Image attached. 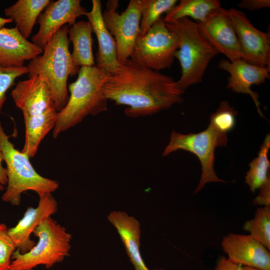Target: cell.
Segmentation results:
<instances>
[{
	"instance_id": "obj_28",
	"label": "cell",
	"mask_w": 270,
	"mask_h": 270,
	"mask_svg": "<svg viewBox=\"0 0 270 270\" xmlns=\"http://www.w3.org/2000/svg\"><path fill=\"white\" fill-rule=\"evenodd\" d=\"M28 73V66L4 68L0 66V114L6 100V93L14 84L16 78Z\"/></svg>"
},
{
	"instance_id": "obj_22",
	"label": "cell",
	"mask_w": 270,
	"mask_h": 270,
	"mask_svg": "<svg viewBox=\"0 0 270 270\" xmlns=\"http://www.w3.org/2000/svg\"><path fill=\"white\" fill-rule=\"evenodd\" d=\"M50 0H18L4 10L6 18H10L26 39L32 34L34 26Z\"/></svg>"
},
{
	"instance_id": "obj_10",
	"label": "cell",
	"mask_w": 270,
	"mask_h": 270,
	"mask_svg": "<svg viewBox=\"0 0 270 270\" xmlns=\"http://www.w3.org/2000/svg\"><path fill=\"white\" fill-rule=\"evenodd\" d=\"M240 42L243 60L252 64L270 66V35L255 28L242 11L226 10Z\"/></svg>"
},
{
	"instance_id": "obj_20",
	"label": "cell",
	"mask_w": 270,
	"mask_h": 270,
	"mask_svg": "<svg viewBox=\"0 0 270 270\" xmlns=\"http://www.w3.org/2000/svg\"><path fill=\"white\" fill-rule=\"evenodd\" d=\"M58 112L52 102L42 112L33 116L24 115L25 138L22 152L33 158L40 144L48 132L54 128Z\"/></svg>"
},
{
	"instance_id": "obj_12",
	"label": "cell",
	"mask_w": 270,
	"mask_h": 270,
	"mask_svg": "<svg viewBox=\"0 0 270 270\" xmlns=\"http://www.w3.org/2000/svg\"><path fill=\"white\" fill-rule=\"evenodd\" d=\"M198 24L204 36L218 53L225 55L230 62L244 59L240 42L226 9L221 8Z\"/></svg>"
},
{
	"instance_id": "obj_13",
	"label": "cell",
	"mask_w": 270,
	"mask_h": 270,
	"mask_svg": "<svg viewBox=\"0 0 270 270\" xmlns=\"http://www.w3.org/2000/svg\"><path fill=\"white\" fill-rule=\"evenodd\" d=\"M221 246L232 262L259 270H270V252L250 234L230 232L222 239Z\"/></svg>"
},
{
	"instance_id": "obj_15",
	"label": "cell",
	"mask_w": 270,
	"mask_h": 270,
	"mask_svg": "<svg viewBox=\"0 0 270 270\" xmlns=\"http://www.w3.org/2000/svg\"><path fill=\"white\" fill-rule=\"evenodd\" d=\"M218 68L230 74L226 88L238 93L250 94L259 114L264 117L260 108L258 96L250 87L254 84L260 85L270 79V66H256L242 59L234 62L222 59L219 62Z\"/></svg>"
},
{
	"instance_id": "obj_3",
	"label": "cell",
	"mask_w": 270,
	"mask_h": 270,
	"mask_svg": "<svg viewBox=\"0 0 270 270\" xmlns=\"http://www.w3.org/2000/svg\"><path fill=\"white\" fill-rule=\"evenodd\" d=\"M68 30V24L58 30L48 41L42 54L30 60L28 66V78L38 75L46 80L58 112L65 106L69 98L68 76L76 74L69 50Z\"/></svg>"
},
{
	"instance_id": "obj_7",
	"label": "cell",
	"mask_w": 270,
	"mask_h": 270,
	"mask_svg": "<svg viewBox=\"0 0 270 270\" xmlns=\"http://www.w3.org/2000/svg\"><path fill=\"white\" fill-rule=\"evenodd\" d=\"M227 134L222 132L210 124L207 128L198 133L182 134L172 131L170 142L162 152L163 156L180 150L194 154L199 159L202 174L199 183L194 191L196 194L208 182H225L216 175L214 168V150L228 142Z\"/></svg>"
},
{
	"instance_id": "obj_14",
	"label": "cell",
	"mask_w": 270,
	"mask_h": 270,
	"mask_svg": "<svg viewBox=\"0 0 270 270\" xmlns=\"http://www.w3.org/2000/svg\"><path fill=\"white\" fill-rule=\"evenodd\" d=\"M36 207H28L23 217L8 232L16 250L23 254L29 252L36 242L30 238L36 228L44 220L51 217L58 210V202L52 193L40 196Z\"/></svg>"
},
{
	"instance_id": "obj_18",
	"label": "cell",
	"mask_w": 270,
	"mask_h": 270,
	"mask_svg": "<svg viewBox=\"0 0 270 270\" xmlns=\"http://www.w3.org/2000/svg\"><path fill=\"white\" fill-rule=\"evenodd\" d=\"M43 52L39 46L25 38L16 26L0 28V66L21 67Z\"/></svg>"
},
{
	"instance_id": "obj_27",
	"label": "cell",
	"mask_w": 270,
	"mask_h": 270,
	"mask_svg": "<svg viewBox=\"0 0 270 270\" xmlns=\"http://www.w3.org/2000/svg\"><path fill=\"white\" fill-rule=\"evenodd\" d=\"M237 114L228 102L222 101L216 112L211 114L210 124L218 130L227 134L234 128Z\"/></svg>"
},
{
	"instance_id": "obj_11",
	"label": "cell",
	"mask_w": 270,
	"mask_h": 270,
	"mask_svg": "<svg viewBox=\"0 0 270 270\" xmlns=\"http://www.w3.org/2000/svg\"><path fill=\"white\" fill-rule=\"evenodd\" d=\"M86 12L80 0L50 1L38 18L40 28L32 38V42L44 50L58 30L65 24L72 26L78 17Z\"/></svg>"
},
{
	"instance_id": "obj_23",
	"label": "cell",
	"mask_w": 270,
	"mask_h": 270,
	"mask_svg": "<svg viewBox=\"0 0 270 270\" xmlns=\"http://www.w3.org/2000/svg\"><path fill=\"white\" fill-rule=\"evenodd\" d=\"M221 8L218 0H181L166 13L164 18V22H168L187 18L200 24Z\"/></svg>"
},
{
	"instance_id": "obj_4",
	"label": "cell",
	"mask_w": 270,
	"mask_h": 270,
	"mask_svg": "<svg viewBox=\"0 0 270 270\" xmlns=\"http://www.w3.org/2000/svg\"><path fill=\"white\" fill-rule=\"evenodd\" d=\"M166 26L177 34L179 46L174 54L180 64L182 74L178 81L184 91L202 82L210 60L218 52L202 34L199 24L187 18L166 22Z\"/></svg>"
},
{
	"instance_id": "obj_5",
	"label": "cell",
	"mask_w": 270,
	"mask_h": 270,
	"mask_svg": "<svg viewBox=\"0 0 270 270\" xmlns=\"http://www.w3.org/2000/svg\"><path fill=\"white\" fill-rule=\"evenodd\" d=\"M10 137L0 122V148L8 174L7 186L2 196V200L18 206L22 194L26 191L35 192L38 196L56 191L58 188V182L38 174L28 156L16 149L9 140Z\"/></svg>"
},
{
	"instance_id": "obj_31",
	"label": "cell",
	"mask_w": 270,
	"mask_h": 270,
	"mask_svg": "<svg viewBox=\"0 0 270 270\" xmlns=\"http://www.w3.org/2000/svg\"><path fill=\"white\" fill-rule=\"evenodd\" d=\"M214 270H259L236 264L224 256L218 260Z\"/></svg>"
},
{
	"instance_id": "obj_21",
	"label": "cell",
	"mask_w": 270,
	"mask_h": 270,
	"mask_svg": "<svg viewBox=\"0 0 270 270\" xmlns=\"http://www.w3.org/2000/svg\"><path fill=\"white\" fill-rule=\"evenodd\" d=\"M92 32L89 21H78L68 30V40L73 45L72 60L76 74L82 66H95L92 48Z\"/></svg>"
},
{
	"instance_id": "obj_2",
	"label": "cell",
	"mask_w": 270,
	"mask_h": 270,
	"mask_svg": "<svg viewBox=\"0 0 270 270\" xmlns=\"http://www.w3.org/2000/svg\"><path fill=\"white\" fill-rule=\"evenodd\" d=\"M106 76L96 66L80 68L77 79L68 86V101L58 112L52 132L54 138L80 123L86 116L108 110V100L103 90Z\"/></svg>"
},
{
	"instance_id": "obj_33",
	"label": "cell",
	"mask_w": 270,
	"mask_h": 270,
	"mask_svg": "<svg viewBox=\"0 0 270 270\" xmlns=\"http://www.w3.org/2000/svg\"><path fill=\"white\" fill-rule=\"evenodd\" d=\"M4 156L0 148V191L4 190V186L8 184V174L6 168L2 166Z\"/></svg>"
},
{
	"instance_id": "obj_32",
	"label": "cell",
	"mask_w": 270,
	"mask_h": 270,
	"mask_svg": "<svg viewBox=\"0 0 270 270\" xmlns=\"http://www.w3.org/2000/svg\"><path fill=\"white\" fill-rule=\"evenodd\" d=\"M238 6L242 8L247 9L252 12L262 8L270 7V0H242Z\"/></svg>"
},
{
	"instance_id": "obj_6",
	"label": "cell",
	"mask_w": 270,
	"mask_h": 270,
	"mask_svg": "<svg viewBox=\"0 0 270 270\" xmlns=\"http://www.w3.org/2000/svg\"><path fill=\"white\" fill-rule=\"evenodd\" d=\"M33 234L38 242L25 254L16 250L9 270H33L40 265L50 268L69 256L72 234L51 217L42 221Z\"/></svg>"
},
{
	"instance_id": "obj_25",
	"label": "cell",
	"mask_w": 270,
	"mask_h": 270,
	"mask_svg": "<svg viewBox=\"0 0 270 270\" xmlns=\"http://www.w3.org/2000/svg\"><path fill=\"white\" fill-rule=\"evenodd\" d=\"M243 229L270 250V206L258 208L254 218L244 222Z\"/></svg>"
},
{
	"instance_id": "obj_9",
	"label": "cell",
	"mask_w": 270,
	"mask_h": 270,
	"mask_svg": "<svg viewBox=\"0 0 270 270\" xmlns=\"http://www.w3.org/2000/svg\"><path fill=\"white\" fill-rule=\"evenodd\" d=\"M118 4L110 2L106 4L107 10L102 12L104 23L114 36L117 60L123 65L130 58L132 50L140 32L142 18V0H130L125 10L116 12Z\"/></svg>"
},
{
	"instance_id": "obj_34",
	"label": "cell",
	"mask_w": 270,
	"mask_h": 270,
	"mask_svg": "<svg viewBox=\"0 0 270 270\" xmlns=\"http://www.w3.org/2000/svg\"><path fill=\"white\" fill-rule=\"evenodd\" d=\"M13 22L12 20L9 18H4L0 16V28L6 24Z\"/></svg>"
},
{
	"instance_id": "obj_16",
	"label": "cell",
	"mask_w": 270,
	"mask_h": 270,
	"mask_svg": "<svg viewBox=\"0 0 270 270\" xmlns=\"http://www.w3.org/2000/svg\"><path fill=\"white\" fill-rule=\"evenodd\" d=\"M92 3L91 10L87 12L85 15L91 24L98 40L96 66L107 76H110L116 72L120 66L117 60L116 43L104 23L100 1L92 0Z\"/></svg>"
},
{
	"instance_id": "obj_19",
	"label": "cell",
	"mask_w": 270,
	"mask_h": 270,
	"mask_svg": "<svg viewBox=\"0 0 270 270\" xmlns=\"http://www.w3.org/2000/svg\"><path fill=\"white\" fill-rule=\"evenodd\" d=\"M107 218L119 234L134 270H150L140 252V222L134 217L122 211L111 212Z\"/></svg>"
},
{
	"instance_id": "obj_8",
	"label": "cell",
	"mask_w": 270,
	"mask_h": 270,
	"mask_svg": "<svg viewBox=\"0 0 270 270\" xmlns=\"http://www.w3.org/2000/svg\"><path fill=\"white\" fill-rule=\"evenodd\" d=\"M178 46V36L166 26L162 16L144 36H138L130 59L159 72L171 67L174 59V54Z\"/></svg>"
},
{
	"instance_id": "obj_29",
	"label": "cell",
	"mask_w": 270,
	"mask_h": 270,
	"mask_svg": "<svg viewBox=\"0 0 270 270\" xmlns=\"http://www.w3.org/2000/svg\"><path fill=\"white\" fill-rule=\"evenodd\" d=\"M8 230L6 224L0 223V270H10L12 256L16 250Z\"/></svg>"
},
{
	"instance_id": "obj_30",
	"label": "cell",
	"mask_w": 270,
	"mask_h": 270,
	"mask_svg": "<svg viewBox=\"0 0 270 270\" xmlns=\"http://www.w3.org/2000/svg\"><path fill=\"white\" fill-rule=\"evenodd\" d=\"M260 192L254 200L253 204L262 206H270V178H269L260 188Z\"/></svg>"
},
{
	"instance_id": "obj_1",
	"label": "cell",
	"mask_w": 270,
	"mask_h": 270,
	"mask_svg": "<svg viewBox=\"0 0 270 270\" xmlns=\"http://www.w3.org/2000/svg\"><path fill=\"white\" fill-rule=\"evenodd\" d=\"M103 90L108 100L126 106L125 114L132 118L152 116L180 104L184 93L172 77L130 58L107 76Z\"/></svg>"
},
{
	"instance_id": "obj_26",
	"label": "cell",
	"mask_w": 270,
	"mask_h": 270,
	"mask_svg": "<svg viewBox=\"0 0 270 270\" xmlns=\"http://www.w3.org/2000/svg\"><path fill=\"white\" fill-rule=\"evenodd\" d=\"M142 18L139 36H144L164 13H166L177 4L176 0H141Z\"/></svg>"
},
{
	"instance_id": "obj_24",
	"label": "cell",
	"mask_w": 270,
	"mask_h": 270,
	"mask_svg": "<svg viewBox=\"0 0 270 270\" xmlns=\"http://www.w3.org/2000/svg\"><path fill=\"white\" fill-rule=\"evenodd\" d=\"M270 148V134H267L260 147L258 156L249 164L250 170L245 177V182L250 191L254 192L270 178L268 174L270 162L268 152Z\"/></svg>"
},
{
	"instance_id": "obj_17",
	"label": "cell",
	"mask_w": 270,
	"mask_h": 270,
	"mask_svg": "<svg viewBox=\"0 0 270 270\" xmlns=\"http://www.w3.org/2000/svg\"><path fill=\"white\" fill-rule=\"evenodd\" d=\"M11 96L23 116L39 114L53 102L46 80L38 75L20 81L12 90Z\"/></svg>"
},
{
	"instance_id": "obj_35",
	"label": "cell",
	"mask_w": 270,
	"mask_h": 270,
	"mask_svg": "<svg viewBox=\"0 0 270 270\" xmlns=\"http://www.w3.org/2000/svg\"><path fill=\"white\" fill-rule=\"evenodd\" d=\"M154 270H163L162 268H158V269H155Z\"/></svg>"
}]
</instances>
